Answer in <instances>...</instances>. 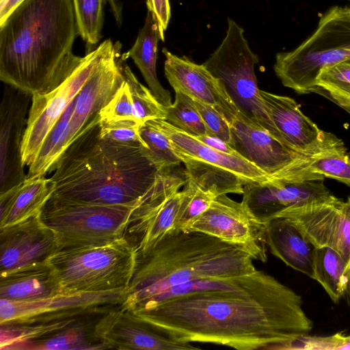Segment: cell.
I'll list each match as a JSON object with an SVG mask.
<instances>
[{
    "mask_svg": "<svg viewBox=\"0 0 350 350\" xmlns=\"http://www.w3.org/2000/svg\"><path fill=\"white\" fill-rule=\"evenodd\" d=\"M141 137L157 164L164 170H172L181 160L174 152L168 137L153 120L146 121L139 129Z\"/></svg>",
    "mask_w": 350,
    "mask_h": 350,
    "instance_id": "obj_34",
    "label": "cell"
},
{
    "mask_svg": "<svg viewBox=\"0 0 350 350\" xmlns=\"http://www.w3.org/2000/svg\"><path fill=\"white\" fill-rule=\"evenodd\" d=\"M310 167L314 173L350 186V156L347 152L317 157L312 161Z\"/></svg>",
    "mask_w": 350,
    "mask_h": 350,
    "instance_id": "obj_35",
    "label": "cell"
},
{
    "mask_svg": "<svg viewBox=\"0 0 350 350\" xmlns=\"http://www.w3.org/2000/svg\"><path fill=\"white\" fill-rule=\"evenodd\" d=\"M114 306H103L82 314L64 327L46 336L22 343L14 350H95L110 349L98 336L96 324Z\"/></svg>",
    "mask_w": 350,
    "mask_h": 350,
    "instance_id": "obj_22",
    "label": "cell"
},
{
    "mask_svg": "<svg viewBox=\"0 0 350 350\" xmlns=\"http://www.w3.org/2000/svg\"><path fill=\"white\" fill-rule=\"evenodd\" d=\"M283 350H340L350 349V336L341 332L327 336H304L286 345Z\"/></svg>",
    "mask_w": 350,
    "mask_h": 350,
    "instance_id": "obj_38",
    "label": "cell"
},
{
    "mask_svg": "<svg viewBox=\"0 0 350 350\" xmlns=\"http://www.w3.org/2000/svg\"><path fill=\"white\" fill-rule=\"evenodd\" d=\"M229 124L234 149L269 177L310 169L312 161L317 157L287 147L239 111Z\"/></svg>",
    "mask_w": 350,
    "mask_h": 350,
    "instance_id": "obj_15",
    "label": "cell"
},
{
    "mask_svg": "<svg viewBox=\"0 0 350 350\" xmlns=\"http://www.w3.org/2000/svg\"><path fill=\"white\" fill-rule=\"evenodd\" d=\"M159 40L158 25L148 11L135 43L126 53L122 54V58L126 60L131 57L133 60L157 100L165 107H170L172 104L170 93L159 82L156 71Z\"/></svg>",
    "mask_w": 350,
    "mask_h": 350,
    "instance_id": "obj_26",
    "label": "cell"
},
{
    "mask_svg": "<svg viewBox=\"0 0 350 350\" xmlns=\"http://www.w3.org/2000/svg\"><path fill=\"white\" fill-rule=\"evenodd\" d=\"M196 137L209 147L220 152L232 155H241L230 144L215 135L207 134Z\"/></svg>",
    "mask_w": 350,
    "mask_h": 350,
    "instance_id": "obj_41",
    "label": "cell"
},
{
    "mask_svg": "<svg viewBox=\"0 0 350 350\" xmlns=\"http://www.w3.org/2000/svg\"><path fill=\"white\" fill-rule=\"evenodd\" d=\"M59 250L56 233L40 214L0 228V273L48 261Z\"/></svg>",
    "mask_w": 350,
    "mask_h": 350,
    "instance_id": "obj_19",
    "label": "cell"
},
{
    "mask_svg": "<svg viewBox=\"0 0 350 350\" xmlns=\"http://www.w3.org/2000/svg\"><path fill=\"white\" fill-rule=\"evenodd\" d=\"M0 104V193L27 178L23 160V140L32 95L4 83Z\"/></svg>",
    "mask_w": 350,
    "mask_h": 350,
    "instance_id": "obj_17",
    "label": "cell"
},
{
    "mask_svg": "<svg viewBox=\"0 0 350 350\" xmlns=\"http://www.w3.org/2000/svg\"><path fill=\"white\" fill-rule=\"evenodd\" d=\"M316 92L350 113V58L324 68L318 77Z\"/></svg>",
    "mask_w": 350,
    "mask_h": 350,
    "instance_id": "obj_29",
    "label": "cell"
},
{
    "mask_svg": "<svg viewBox=\"0 0 350 350\" xmlns=\"http://www.w3.org/2000/svg\"><path fill=\"white\" fill-rule=\"evenodd\" d=\"M124 75L129 86L136 120L142 124L151 120H165L166 107L157 100L150 89L138 81L125 62Z\"/></svg>",
    "mask_w": 350,
    "mask_h": 350,
    "instance_id": "obj_31",
    "label": "cell"
},
{
    "mask_svg": "<svg viewBox=\"0 0 350 350\" xmlns=\"http://www.w3.org/2000/svg\"><path fill=\"white\" fill-rule=\"evenodd\" d=\"M193 102L210 133L232 146V131L226 118L213 106L196 100Z\"/></svg>",
    "mask_w": 350,
    "mask_h": 350,
    "instance_id": "obj_39",
    "label": "cell"
},
{
    "mask_svg": "<svg viewBox=\"0 0 350 350\" xmlns=\"http://www.w3.org/2000/svg\"><path fill=\"white\" fill-rule=\"evenodd\" d=\"M350 1V0H349Z\"/></svg>",
    "mask_w": 350,
    "mask_h": 350,
    "instance_id": "obj_45",
    "label": "cell"
},
{
    "mask_svg": "<svg viewBox=\"0 0 350 350\" xmlns=\"http://www.w3.org/2000/svg\"><path fill=\"white\" fill-rule=\"evenodd\" d=\"M136 250L125 238L107 243L61 250L49 260L64 293L126 290L135 267Z\"/></svg>",
    "mask_w": 350,
    "mask_h": 350,
    "instance_id": "obj_6",
    "label": "cell"
},
{
    "mask_svg": "<svg viewBox=\"0 0 350 350\" xmlns=\"http://www.w3.org/2000/svg\"><path fill=\"white\" fill-rule=\"evenodd\" d=\"M228 23L225 38L203 64L222 82L239 111L279 141L257 85L254 66L258 57L250 49L243 29L230 18Z\"/></svg>",
    "mask_w": 350,
    "mask_h": 350,
    "instance_id": "obj_8",
    "label": "cell"
},
{
    "mask_svg": "<svg viewBox=\"0 0 350 350\" xmlns=\"http://www.w3.org/2000/svg\"><path fill=\"white\" fill-rule=\"evenodd\" d=\"M61 293L59 278L49 260L1 273L0 299L31 301Z\"/></svg>",
    "mask_w": 350,
    "mask_h": 350,
    "instance_id": "obj_23",
    "label": "cell"
},
{
    "mask_svg": "<svg viewBox=\"0 0 350 350\" xmlns=\"http://www.w3.org/2000/svg\"><path fill=\"white\" fill-rule=\"evenodd\" d=\"M313 273V280L321 285L334 303L344 299L350 305V272L336 251L327 247H314Z\"/></svg>",
    "mask_w": 350,
    "mask_h": 350,
    "instance_id": "obj_27",
    "label": "cell"
},
{
    "mask_svg": "<svg viewBox=\"0 0 350 350\" xmlns=\"http://www.w3.org/2000/svg\"><path fill=\"white\" fill-rule=\"evenodd\" d=\"M96 332L110 349L195 350L199 347L172 338L122 304L113 306L96 324Z\"/></svg>",
    "mask_w": 350,
    "mask_h": 350,
    "instance_id": "obj_18",
    "label": "cell"
},
{
    "mask_svg": "<svg viewBox=\"0 0 350 350\" xmlns=\"http://www.w3.org/2000/svg\"><path fill=\"white\" fill-rule=\"evenodd\" d=\"M138 206L91 204L51 195L40 217L56 233L61 250L124 237L130 217Z\"/></svg>",
    "mask_w": 350,
    "mask_h": 350,
    "instance_id": "obj_7",
    "label": "cell"
},
{
    "mask_svg": "<svg viewBox=\"0 0 350 350\" xmlns=\"http://www.w3.org/2000/svg\"><path fill=\"white\" fill-rule=\"evenodd\" d=\"M265 243L270 252L287 266L313 279L314 247L288 221L277 217L267 222Z\"/></svg>",
    "mask_w": 350,
    "mask_h": 350,
    "instance_id": "obj_24",
    "label": "cell"
},
{
    "mask_svg": "<svg viewBox=\"0 0 350 350\" xmlns=\"http://www.w3.org/2000/svg\"><path fill=\"white\" fill-rule=\"evenodd\" d=\"M53 192L49 178L40 176L0 193V228L16 224L40 211Z\"/></svg>",
    "mask_w": 350,
    "mask_h": 350,
    "instance_id": "obj_25",
    "label": "cell"
},
{
    "mask_svg": "<svg viewBox=\"0 0 350 350\" xmlns=\"http://www.w3.org/2000/svg\"><path fill=\"white\" fill-rule=\"evenodd\" d=\"M153 120L168 137L174 152L179 158L189 157L224 168L236 174L247 183L269 179L266 173L241 155H232L212 148L165 120Z\"/></svg>",
    "mask_w": 350,
    "mask_h": 350,
    "instance_id": "obj_21",
    "label": "cell"
},
{
    "mask_svg": "<svg viewBox=\"0 0 350 350\" xmlns=\"http://www.w3.org/2000/svg\"><path fill=\"white\" fill-rule=\"evenodd\" d=\"M165 60V75L174 91L178 90L193 100L215 107L228 121L233 120L239 109L222 82L204 66L180 57L163 49Z\"/></svg>",
    "mask_w": 350,
    "mask_h": 350,
    "instance_id": "obj_20",
    "label": "cell"
},
{
    "mask_svg": "<svg viewBox=\"0 0 350 350\" xmlns=\"http://www.w3.org/2000/svg\"><path fill=\"white\" fill-rule=\"evenodd\" d=\"M3 0H0V2L3 1Z\"/></svg>",
    "mask_w": 350,
    "mask_h": 350,
    "instance_id": "obj_44",
    "label": "cell"
},
{
    "mask_svg": "<svg viewBox=\"0 0 350 350\" xmlns=\"http://www.w3.org/2000/svg\"><path fill=\"white\" fill-rule=\"evenodd\" d=\"M302 304L299 294L265 273L245 288L191 293L135 313L183 343L281 349L313 328Z\"/></svg>",
    "mask_w": 350,
    "mask_h": 350,
    "instance_id": "obj_1",
    "label": "cell"
},
{
    "mask_svg": "<svg viewBox=\"0 0 350 350\" xmlns=\"http://www.w3.org/2000/svg\"><path fill=\"white\" fill-rule=\"evenodd\" d=\"M183 191L175 230H185L209 208L217 197L213 193L200 188L188 177Z\"/></svg>",
    "mask_w": 350,
    "mask_h": 350,
    "instance_id": "obj_33",
    "label": "cell"
},
{
    "mask_svg": "<svg viewBox=\"0 0 350 350\" xmlns=\"http://www.w3.org/2000/svg\"><path fill=\"white\" fill-rule=\"evenodd\" d=\"M136 253L135 270L122 304L134 312L170 287L257 271L254 259L245 250L196 231H172L147 251Z\"/></svg>",
    "mask_w": 350,
    "mask_h": 350,
    "instance_id": "obj_4",
    "label": "cell"
},
{
    "mask_svg": "<svg viewBox=\"0 0 350 350\" xmlns=\"http://www.w3.org/2000/svg\"><path fill=\"white\" fill-rule=\"evenodd\" d=\"M114 46L111 39L104 40L83 57L72 73L53 90L32 96L22 146L25 165L29 167L36 161L49 132Z\"/></svg>",
    "mask_w": 350,
    "mask_h": 350,
    "instance_id": "obj_9",
    "label": "cell"
},
{
    "mask_svg": "<svg viewBox=\"0 0 350 350\" xmlns=\"http://www.w3.org/2000/svg\"><path fill=\"white\" fill-rule=\"evenodd\" d=\"M72 0H24L0 25V79L30 94L62 83L83 57Z\"/></svg>",
    "mask_w": 350,
    "mask_h": 350,
    "instance_id": "obj_3",
    "label": "cell"
},
{
    "mask_svg": "<svg viewBox=\"0 0 350 350\" xmlns=\"http://www.w3.org/2000/svg\"><path fill=\"white\" fill-rule=\"evenodd\" d=\"M24 0H3L0 2V25L3 24L13 10Z\"/></svg>",
    "mask_w": 350,
    "mask_h": 350,
    "instance_id": "obj_42",
    "label": "cell"
},
{
    "mask_svg": "<svg viewBox=\"0 0 350 350\" xmlns=\"http://www.w3.org/2000/svg\"><path fill=\"white\" fill-rule=\"evenodd\" d=\"M349 58L350 8L334 6L298 47L277 53L273 69L284 86L307 94L317 90V79L324 68Z\"/></svg>",
    "mask_w": 350,
    "mask_h": 350,
    "instance_id": "obj_5",
    "label": "cell"
},
{
    "mask_svg": "<svg viewBox=\"0 0 350 350\" xmlns=\"http://www.w3.org/2000/svg\"><path fill=\"white\" fill-rule=\"evenodd\" d=\"M277 217L288 221L314 247L336 251L350 272V196L344 201L332 194L284 209Z\"/></svg>",
    "mask_w": 350,
    "mask_h": 350,
    "instance_id": "obj_12",
    "label": "cell"
},
{
    "mask_svg": "<svg viewBox=\"0 0 350 350\" xmlns=\"http://www.w3.org/2000/svg\"><path fill=\"white\" fill-rule=\"evenodd\" d=\"M79 36L92 47L102 38L104 22L103 0H72Z\"/></svg>",
    "mask_w": 350,
    "mask_h": 350,
    "instance_id": "obj_32",
    "label": "cell"
},
{
    "mask_svg": "<svg viewBox=\"0 0 350 350\" xmlns=\"http://www.w3.org/2000/svg\"><path fill=\"white\" fill-rule=\"evenodd\" d=\"M266 224L258 221L242 202L226 194L217 196L209 208L185 231H196L241 247L254 260L266 262Z\"/></svg>",
    "mask_w": 350,
    "mask_h": 350,
    "instance_id": "obj_13",
    "label": "cell"
},
{
    "mask_svg": "<svg viewBox=\"0 0 350 350\" xmlns=\"http://www.w3.org/2000/svg\"><path fill=\"white\" fill-rule=\"evenodd\" d=\"M148 11L150 12L159 28L161 40L164 41V33L171 16L169 0H146Z\"/></svg>",
    "mask_w": 350,
    "mask_h": 350,
    "instance_id": "obj_40",
    "label": "cell"
},
{
    "mask_svg": "<svg viewBox=\"0 0 350 350\" xmlns=\"http://www.w3.org/2000/svg\"><path fill=\"white\" fill-rule=\"evenodd\" d=\"M105 3L109 4L111 10L115 19L119 25L122 23V8L117 0H103Z\"/></svg>",
    "mask_w": 350,
    "mask_h": 350,
    "instance_id": "obj_43",
    "label": "cell"
},
{
    "mask_svg": "<svg viewBox=\"0 0 350 350\" xmlns=\"http://www.w3.org/2000/svg\"><path fill=\"white\" fill-rule=\"evenodd\" d=\"M99 124L101 137L118 142L139 144L148 148L139 132L142 124L138 122L132 120H99Z\"/></svg>",
    "mask_w": 350,
    "mask_h": 350,
    "instance_id": "obj_36",
    "label": "cell"
},
{
    "mask_svg": "<svg viewBox=\"0 0 350 350\" xmlns=\"http://www.w3.org/2000/svg\"><path fill=\"white\" fill-rule=\"evenodd\" d=\"M99 120L98 113L57 160L50 178L52 195L91 204L139 205L172 170L161 168L144 146L101 137Z\"/></svg>",
    "mask_w": 350,
    "mask_h": 350,
    "instance_id": "obj_2",
    "label": "cell"
},
{
    "mask_svg": "<svg viewBox=\"0 0 350 350\" xmlns=\"http://www.w3.org/2000/svg\"><path fill=\"white\" fill-rule=\"evenodd\" d=\"M260 94L279 141L284 145L312 157L347 152L343 142L335 135L320 129L304 114L294 99L261 90Z\"/></svg>",
    "mask_w": 350,
    "mask_h": 350,
    "instance_id": "obj_14",
    "label": "cell"
},
{
    "mask_svg": "<svg viewBox=\"0 0 350 350\" xmlns=\"http://www.w3.org/2000/svg\"><path fill=\"white\" fill-rule=\"evenodd\" d=\"M99 117L103 122L121 120L138 122L135 117L129 86L125 79L112 98L100 109Z\"/></svg>",
    "mask_w": 350,
    "mask_h": 350,
    "instance_id": "obj_37",
    "label": "cell"
},
{
    "mask_svg": "<svg viewBox=\"0 0 350 350\" xmlns=\"http://www.w3.org/2000/svg\"><path fill=\"white\" fill-rule=\"evenodd\" d=\"M185 174L174 170L163 174L143 202L133 211L124 237L144 252L167 234L176 230L184 196Z\"/></svg>",
    "mask_w": 350,
    "mask_h": 350,
    "instance_id": "obj_11",
    "label": "cell"
},
{
    "mask_svg": "<svg viewBox=\"0 0 350 350\" xmlns=\"http://www.w3.org/2000/svg\"><path fill=\"white\" fill-rule=\"evenodd\" d=\"M179 159L185 164L186 176L200 188L217 196L228 193L243 194L244 185L247 183L236 174L197 159L189 157Z\"/></svg>",
    "mask_w": 350,
    "mask_h": 350,
    "instance_id": "obj_28",
    "label": "cell"
},
{
    "mask_svg": "<svg viewBox=\"0 0 350 350\" xmlns=\"http://www.w3.org/2000/svg\"><path fill=\"white\" fill-rule=\"evenodd\" d=\"M165 120L193 137L211 134L196 109L193 100L178 90L175 91L174 101L170 107H166Z\"/></svg>",
    "mask_w": 350,
    "mask_h": 350,
    "instance_id": "obj_30",
    "label": "cell"
},
{
    "mask_svg": "<svg viewBox=\"0 0 350 350\" xmlns=\"http://www.w3.org/2000/svg\"><path fill=\"white\" fill-rule=\"evenodd\" d=\"M324 178L307 170L287 172L263 182L247 183L241 202L258 221L267 224L284 209L331 196Z\"/></svg>",
    "mask_w": 350,
    "mask_h": 350,
    "instance_id": "obj_10",
    "label": "cell"
},
{
    "mask_svg": "<svg viewBox=\"0 0 350 350\" xmlns=\"http://www.w3.org/2000/svg\"><path fill=\"white\" fill-rule=\"evenodd\" d=\"M125 291L63 292L23 302L0 299V323H33L78 316L100 307L122 304Z\"/></svg>",
    "mask_w": 350,
    "mask_h": 350,
    "instance_id": "obj_16",
    "label": "cell"
}]
</instances>
